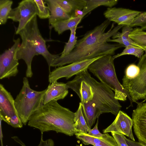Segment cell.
<instances>
[{
    "mask_svg": "<svg viewBox=\"0 0 146 146\" xmlns=\"http://www.w3.org/2000/svg\"><path fill=\"white\" fill-rule=\"evenodd\" d=\"M111 133L118 146H129L126 143V137L124 135L117 132H112Z\"/></svg>",
    "mask_w": 146,
    "mask_h": 146,
    "instance_id": "1f68e13d",
    "label": "cell"
},
{
    "mask_svg": "<svg viewBox=\"0 0 146 146\" xmlns=\"http://www.w3.org/2000/svg\"><path fill=\"white\" fill-rule=\"evenodd\" d=\"M82 144H80V145H76L77 146H82Z\"/></svg>",
    "mask_w": 146,
    "mask_h": 146,
    "instance_id": "f35d334b",
    "label": "cell"
},
{
    "mask_svg": "<svg viewBox=\"0 0 146 146\" xmlns=\"http://www.w3.org/2000/svg\"><path fill=\"white\" fill-rule=\"evenodd\" d=\"M132 113L134 133L139 142L146 145V102H139Z\"/></svg>",
    "mask_w": 146,
    "mask_h": 146,
    "instance_id": "4fadbf2b",
    "label": "cell"
},
{
    "mask_svg": "<svg viewBox=\"0 0 146 146\" xmlns=\"http://www.w3.org/2000/svg\"><path fill=\"white\" fill-rule=\"evenodd\" d=\"M13 1L10 0H0V24H5L12 9Z\"/></svg>",
    "mask_w": 146,
    "mask_h": 146,
    "instance_id": "d4e9b609",
    "label": "cell"
},
{
    "mask_svg": "<svg viewBox=\"0 0 146 146\" xmlns=\"http://www.w3.org/2000/svg\"><path fill=\"white\" fill-rule=\"evenodd\" d=\"M142 12L123 8L108 7L104 15L107 19L118 25L130 26L134 18Z\"/></svg>",
    "mask_w": 146,
    "mask_h": 146,
    "instance_id": "7c38bea8",
    "label": "cell"
},
{
    "mask_svg": "<svg viewBox=\"0 0 146 146\" xmlns=\"http://www.w3.org/2000/svg\"><path fill=\"white\" fill-rule=\"evenodd\" d=\"M75 113L53 100L34 112L28 125L38 129L41 133L53 131L72 136L80 132L75 128Z\"/></svg>",
    "mask_w": 146,
    "mask_h": 146,
    "instance_id": "7a4b0ae2",
    "label": "cell"
},
{
    "mask_svg": "<svg viewBox=\"0 0 146 146\" xmlns=\"http://www.w3.org/2000/svg\"><path fill=\"white\" fill-rule=\"evenodd\" d=\"M98 118L96 123L92 129H90L87 134L88 135L96 137H100L103 136L104 134L101 133L99 131L98 126Z\"/></svg>",
    "mask_w": 146,
    "mask_h": 146,
    "instance_id": "d6a6232c",
    "label": "cell"
},
{
    "mask_svg": "<svg viewBox=\"0 0 146 146\" xmlns=\"http://www.w3.org/2000/svg\"><path fill=\"white\" fill-rule=\"evenodd\" d=\"M46 90V89L40 91L32 89L27 78H23V86L15 99V104L24 125H26L32 114L43 105V98Z\"/></svg>",
    "mask_w": 146,
    "mask_h": 146,
    "instance_id": "8992f818",
    "label": "cell"
},
{
    "mask_svg": "<svg viewBox=\"0 0 146 146\" xmlns=\"http://www.w3.org/2000/svg\"><path fill=\"white\" fill-rule=\"evenodd\" d=\"M130 26L132 27H139L143 30H146V14L142 12L134 18Z\"/></svg>",
    "mask_w": 146,
    "mask_h": 146,
    "instance_id": "f546056e",
    "label": "cell"
},
{
    "mask_svg": "<svg viewBox=\"0 0 146 146\" xmlns=\"http://www.w3.org/2000/svg\"><path fill=\"white\" fill-rule=\"evenodd\" d=\"M125 47L121 53L112 56L114 59L125 55H133L139 59L143 55L144 50L140 47L130 45Z\"/></svg>",
    "mask_w": 146,
    "mask_h": 146,
    "instance_id": "4316f807",
    "label": "cell"
},
{
    "mask_svg": "<svg viewBox=\"0 0 146 146\" xmlns=\"http://www.w3.org/2000/svg\"><path fill=\"white\" fill-rule=\"evenodd\" d=\"M75 122L74 126L76 129L80 132L88 134L90 129L88 127L83 115L80 102L78 109L75 113Z\"/></svg>",
    "mask_w": 146,
    "mask_h": 146,
    "instance_id": "603a6c76",
    "label": "cell"
},
{
    "mask_svg": "<svg viewBox=\"0 0 146 146\" xmlns=\"http://www.w3.org/2000/svg\"><path fill=\"white\" fill-rule=\"evenodd\" d=\"M137 65L140 70L138 76L132 79L124 76L122 84L133 102L137 104L146 96V55L144 54L139 59Z\"/></svg>",
    "mask_w": 146,
    "mask_h": 146,
    "instance_id": "52a82bcc",
    "label": "cell"
},
{
    "mask_svg": "<svg viewBox=\"0 0 146 146\" xmlns=\"http://www.w3.org/2000/svg\"><path fill=\"white\" fill-rule=\"evenodd\" d=\"M114 60L111 55L102 56L93 62L88 67V70L100 82L114 91L116 99L125 101L128 98L130 101V106H133L132 100L117 77Z\"/></svg>",
    "mask_w": 146,
    "mask_h": 146,
    "instance_id": "5b68a950",
    "label": "cell"
},
{
    "mask_svg": "<svg viewBox=\"0 0 146 146\" xmlns=\"http://www.w3.org/2000/svg\"><path fill=\"white\" fill-rule=\"evenodd\" d=\"M42 135L43 133H41L40 142L38 146H54V143L52 139H49L44 140ZM11 138L21 146H26L25 143L18 137L16 136L12 137Z\"/></svg>",
    "mask_w": 146,
    "mask_h": 146,
    "instance_id": "4dcf8cb0",
    "label": "cell"
},
{
    "mask_svg": "<svg viewBox=\"0 0 146 146\" xmlns=\"http://www.w3.org/2000/svg\"><path fill=\"white\" fill-rule=\"evenodd\" d=\"M38 10V15L41 19H49L50 13L45 0H34Z\"/></svg>",
    "mask_w": 146,
    "mask_h": 146,
    "instance_id": "83f0119b",
    "label": "cell"
},
{
    "mask_svg": "<svg viewBox=\"0 0 146 146\" xmlns=\"http://www.w3.org/2000/svg\"><path fill=\"white\" fill-rule=\"evenodd\" d=\"M83 17L82 16L71 17L57 22L49 27L50 29L54 28L55 31L59 35H60L65 31L77 26Z\"/></svg>",
    "mask_w": 146,
    "mask_h": 146,
    "instance_id": "44dd1931",
    "label": "cell"
},
{
    "mask_svg": "<svg viewBox=\"0 0 146 146\" xmlns=\"http://www.w3.org/2000/svg\"><path fill=\"white\" fill-rule=\"evenodd\" d=\"M110 21L106 19L94 29L87 32L77 40L72 51L63 57L60 56L52 62L51 67L62 66L68 64L107 55H112L118 49L125 46L119 44L109 43V40L124 26H114L113 23L110 28L105 31Z\"/></svg>",
    "mask_w": 146,
    "mask_h": 146,
    "instance_id": "6da1fadb",
    "label": "cell"
},
{
    "mask_svg": "<svg viewBox=\"0 0 146 146\" xmlns=\"http://www.w3.org/2000/svg\"><path fill=\"white\" fill-rule=\"evenodd\" d=\"M92 145H93L94 146H103L102 145L97 144H92Z\"/></svg>",
    "mask_w": 146,
    "mask_h": 146,
    "instance_id": "d590c367",
    "label": "cell"
},
{
    "mask_svg": "<svg viewBox=\"0 0 146 146\" xmlns=\"http://www.w3.org/2000/svg\"><path fill=\"white\" fill-rule=\"evenodd\" d=\"M45 1L50 13V17L48 19L49 27L57 22L71 17L55 0H45Z\"/></svg>",
    "mask_w": 146,
    "mask_h": 146,
    "instance_id": "ac0fdd59",
    "label": "cell"
},
{
    "mask_svg": "<svg viewBox=\"0 0 146 146\" xmlns=\"http://www.w3.org/2000/svg\"><path fill=\"white\" fill-rule=\"evenodd\" d=\"M140 71V68L137 65L131 64L126 68L124 76L129 79H133L138 76Z\"/></svg>",
    "mask_w": 146,
    "mask_h": 146,
    "instance_id": "f1b7e54d",
    "label": "cell"
},
{
    "mask_svg": "<svg viewBox=\"0 0 146 146\" xmlns=\"http://www.w3.org/2000/svg\"><path fill=\"white\" fill-rule=\"evenodd\" d=\"M18 34L21 37L22 42L18 49L17 56L18 60H24L27 65L26 77L28 78L33 76L32 61L34 56L38 55H42L46 60L50 72L52 62L59 55L52 54L48 51L46 40L38 29L37 15L33 18Z\"/></svg>",
    "mask_w": 146,
    "mask_h": 146,
    "instance_id": "3957f363",
    "label": "cell"
},
{
    "mask_svg": "<svg viewBox=\"0 0 146 146\" xmlns=\"http://www.w3.org/2000/svg\"><path fill=\"white\" fill-rule=\"evenodd\" d=\"M130 38L144 50V54L146 55V31L140 28L133 29L129 35Z\"/></svg>",
    "mask_w": 146,
    "mask_h": 146,
    "instance_id": "cb8c5ba5",
    "label": "cell"
},
{
    "mask_svg": "<svg viewBox=\"0 0 146 146\" xmlns=\"http://www.w3.org/2000/svg\"><path fill=\"white\" fill-rule=\"evenodd\" d=\"M55 0L71 17H74V13L76 11H83L86 4V0Z\"/></svg>",
    "mask_w": 146,
    "mask_h": 146,
    "instance_id": "d6986e66",
    "label": "cell"
},
{
    "mask_svg": "<svg viewBox=\"0 0 146 146\" xmlns=\"http://www.w3.org/2000/svg\"><path fill=\"white\" fill-rule=\"evenodd\" d=\"M133 29L130 26H124L122 28L121 32H119L112 37V39H110L108 42H114L123 45L126 47L129 45H133L139 47L136 43L133 41L129 37V35Z\"/></svg>",
    "mask_w": 146,
    "mask_h": 146,
    "instance_id": "ffe728a7",
    "label": "cell"
},
{
    "mask_svg": "<svg viewBox=\"0 0 146 146\" xmlns=\"http://www.w3.org/2000/svg\"><path fill=\"white\" fill-rule=\"evenodd\" d=\"M125 140L129 146H146V145L139 142L133 141L126 137Z\"/></svg>",
    "mask_w": 146,
    "mask_h": 146,
    "instance_id": "836d02e7",
    "label": "cell"
},
{
    "mask_svg": "<svg viewBox=\"0 0 146 146\" xmlns=\"http://www.w3.org/2000/svg\"><path fill=\"white\" fill-rule=\"evenodd\" d=\"M76 137L85 145L95 144L103 146H118L113 136L108 133H104L100 137H96L87 134L78 132L75 134Z\"/></svg>",
    "mask_w": 146,
    "mask_h": 146,
    "instance_id": "e0dca14e",
    "label": "cell"
},
{
    "mask_svg": "<svg viewBox=\"0 0 146 146\" xmlns=\"http://www.w3.org/2000/svg\"><path fill=\"white\" fill-rule=\"evenodd\" d=\"M90 80L94 90L93 98L87 104H81L83 115L88 127L91 129L101 114L111 113L116 116L122 106L115 98L114 92L111 88L91 76Z\"/></svg>",
    "mask_w": 146,
    "mask_h": 146,
    "instance_id": "277c9868",
    "label": "cell"
},
{
    "mask_svg": "<svg viewBox=\"0 0 146 146\" xmlns=\"http://www.w3.org/2000/svg\"><path fill=\"white\" fill-rule=\"evenodd\" d=\"M82 146H83L82 145Z\"/></svg>",
    "mask_w": 146,
    "mask_h": 146,
    "instance_id": "ab89813d",
    "label": "cell"
},
{
    "mask_svg": "<svg viewBox=\"0 0 146 146\" xmlns=\"http://www.w3.org/2000/svg\"><path fill=\"white\" fill-rule=\"evenodd\" d=\"M133 124L132 118L125 112L120 110L113 121L107 128L103 130V132L104 133L112 132L121 133L135 141L132 129Z\"/></svg>",
    "mask_w": 146,
    "mask_h": 146,
    "instance_id": "5bb4252c",
    "label": "cell"
},
{
    "mask_svg": "<svg viewBox=\"0 0 146 146\" xmlns=\"http://www.w3.org/2000/svg\"><path fill=\"white\" fill-rule=\"evenodd\" d=\"M145 101H146V96L145 97V98L144 99V100L142 102H145Z\"/></svg>",
    "mask_w": 146,
    "mask_h": 146,
    "instance_id": "8d00e7d4",
    "label": "cell"
},
{
    "mask_svg": "<svg viewBox=\"0 0 146 146\" xmlns=\"http://www.w3.org/2000/svg\"><path fill=\"white\" fill-rule=\"evenodd\" d=\"M101 56L58 67L50 72L48 77V82L51 84L57 82L58 79L62 78H65L66 79H68L82 71L88 70V67L93 62Z\"/></svg>",
    "mask_w": 146,
    "mask_h": 146,
    "instance_id": "8fae6325",
    "label": "cell"
},
{
    "mask_svg": "<svg viewBox=\"0 0 146 146\" xmlns=\"http://www.w3.org/2000/svg\"><path fill=\"white\" fill-rule=\"evenodd\" d=\"M77 26L70 30V34L69 39L68 42L66 43L64 49L60 56V57H63L68 55L74 48L78 40L77 37L76 36Z\"/></svg>",
    "mask_w": 146,
    "mask_h": 146,
    "instance_id": "484cf974",
    "label": "cell"
},
{
    "mask_svg": "<svg viewBox=\"0 0 146 146\" xmlns=\"http://www.w3.org/2000/svg\"><path fill=\"white\" fill-rule=\"evenodd\" d=\"M14 44L9 49L6 50L0 56V79L14 77L19 72L18 60L17 51L21 44L19 38L13 40Z\"/></svg>",
    "mask_w": 146,
    "mask_h": 146,
    "instance_id": "ba28073f",
    "label": "cell"
},
{
    "mask_svg": "<svg viewBox=\"0 0 146 146\" xmlns=\"http://www.w3.org/2000/svg\"><path fill=\"white\" fill-rule=\"evenodd\" d=\"M142 13L144 14H146V11L144 12H142Z\"/></svg>",
    "mask_w": 146,
    "mask_h": 146,
    "instance_id": "74e56055",
    "label": "cell"
},
{
    "mask_svg": "<svg viewBox=\"0 0 146 146\" xmlns=\"http://www.w3.org/2000/svg\"><path fill=\"white\" fill-rule=\"evenodd\" d=\"M37 14L38 10L34 0H23L19 3L17 7L12 9L8 19L19 22L16 31V34L17 35Z\"/></svg>",
    "mask_w": 146,
    "mask_h": 146,
    "instance_id": "30bf717a",
    "label": "cell"
},
{
    "mask_svg": "<svg viewBox=\"0 0 146 146\" xmlns=\"http://www.w3.org/2000/svg\"><path fill=\"white\" fill-rule=\"evenodd\" d=\"M86 0V4L85 8L82 11L84 16L97 7L101 6L112 8L116 5L118 1V0Z\"/></svg>",
    "mask_w": 146,
    "mask_h": 146,
    "instance_id": "7402d4cb",
    "label": "cell"
},
{
    "mask_svg": "<svg viewBox=\"0 0 146 146\" xmlns=\"http://www.w3.org/2000/svg\"><path fill=\"white\" fill-rule=\"evenodd\" d=\"M90 75L88 70L82 71L72 80L66 84L68 88L74 91L79 98L82 104H87L93 98L94 92L90 80Z\"/></svg>",
    "mask_w": 146,
    "mask_h": 146,
    "instance_id": "9c48e42d",
    "label": "cell"
},
{
    "mask_svg": "<svg viewBox=\"0 0 146 146\" xmlns=\"http://www.w3.org/2000/svg\"><path fill=\"white\" fill-rule=\"evenodd\" d=\"M2 121L1 119H0V138L1 141V146H3L2 141L3 139V134L1 130V121Z\"/></svg>",
    "mask_w": 146,
    "mask_h": 146,
    "instance_id": "e575fe53",
    "label": "cell"
},
{
    "mask_svg": "<svg viewBox=\"0 0 146 146\" xmlns=\"http://www.w3.org/2000/svg\"><path fill=\"white\" fill-rule=\"evenodd\" d=\"M68 93V88L66 83L57 81L50 84L43 96V105L53 100L57 101L63 99Z\"/></svg>",
    "mask_w": 146,
    "mask_h": 146,
    "instance_id": "2e32d148",
    "label": "cell"
},
{
    "mask_svg": "<svg viewBox=\"0 0 146 146\" xmlns=\"http://www.w3.org/2000/svg\"><path fill=\"white\" fill-rule=\"evenodd\" d=\"M19 115L11 93L0 84V119L7 123L15 115Z\"/></svg>",
    "mask_w": 146,
    "mask_h": 146,
    "instance_id": "9a60e30c",
    "label": "cell"
}]
</instances>
